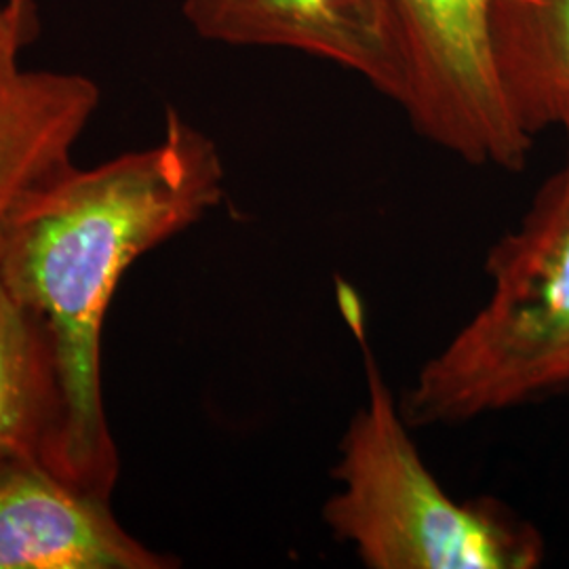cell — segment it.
Instances as JSON below:
<instances>
[{
	"mask_svg": "<svg viewBox=\"0 0 569 569\" xmlns=\"http://www.w3.org/2000/svg\"><path fill=\"white\" fill-rule=\"evenodd\" d=\"M218 143L167 110L163 136L96 167L61 164L0 222V277L49 331L61 390L51 470L110 498L121 456L102 385L106 315L124 272L224 199Z\"/></svg>",
	"mask_w": 569,
	"mask_h": 569,
	"instance_id": "obj_1",
	"label": "cell"
},
{
	"mask_svg": "<svg viewBox=\"0 0 569 569\" xmlns=\"http://www.w3.org/2000/svg\"><path fill=\"white\" fill-rule=\"evenodd\" d=\"M488 300L432 355L401 403L451 427L569 392V180L552 176L489 249Z\"/></svg>",
	"mask_w": 569,
	"mask_h": 569,
	"instance_id": "obj_2",
	"label": "cell"
},
{
	"mask_svg": "<svg viewBox=\"0 0 569 569\" xmlns=\"http://www.w3.org/2000/svg\"><path fill=\"white\" fill-rule=\"evenodd\" d=\"M367 395L340 439L333 538L369 569H533L545 538L493 498L458 500L430 472L382 369L359 336Z\"/></svg>",
	"mask_w": 569,
	"mask_h": 569,
	"instance_id": "obj_3",
	"label": "cell"
},
{
	"mask_svg": "<svg viewBox=\"0 0 569 569\" xmlns=\"http://www.w3.org/2000/svg\"><path fill=\"white\" fill-rule=\"evenodd\" d=\"M406 60L401 110L428 142L521 171L533 138L510 110L491 49V0H392Z\"/></svg>",
	"mask_w": 569,
	"mask_h": 569,
	"instance_id": "obj_4",
	"label": "cell"
},
{
	"mask_svg": "<svg viewBox=\"0 0 569 569\" xmlns=\"http://www.w3.org/2000/svg\"><path fill=\"white\" fill-rule=\"evenodd\" d=\"M203 41L329 61L401 106L406 60L392 0H182Z\"/></svg>",
	"mask_w": 569,
	"mask_h": 569,
	"instance_id": "obj_5",
	"label": "cell"
},
{
	"mask_svg": "<svg viewBox=\"0 0 569 569\" xmlns=\"http://www.w3.org/2000/svg\"><path fill=\"white\" fill-rule=\"evenodd\" d=\"M180 561L133 538L110 498L41 460L0 462V569H171Z\"/></svg>",
	"mask_w": 569,
	"mask_h": 569,
	"instance_id": "obj_6",
	"label": "cell"
},
{
	"mask_svg": "<svg viewBox=\"0 0 569 569\" xmlns=\"http://www.w3.org/2000/svg\"><path fill=\"white\" fill-rule=\"evenodd\" d=\"M37 34L34 2H0V222L21 194L61 164L96 117L102 91L79 72L32 70L21 51Z\"/></svg>",
	"mask_w": 569,
	"mask_h": 569,
	"instance_id": "obj_7",
	"label": "cell"
},
{
	"mask_svg": "<svg viewBox=\"0 0 569 569\" xmlns=\"http://www.w3.org/2000/svg\"><path fill=\"white\" fill-rule=\"evenodd\" d=\"M491 49L521 129L569 122V0H491Z\"/></svg>",
	"mask_w": 569,
	"mask_h": 569,
	"instance_id": "obj_8",
	"label": "cell"
},
{
	"mask_svg": "<svg viewBox=\"0 0 569 569\" xmlns=\"http://www.w3.org/2000/svg\"><path fill=\"white\" fill-rule=\"evenodd\" d=\"M60 430V380L49 331L0 277V462L30 458L51 467Z\"/></svg>",
	"mask_w": 569,
	"mask_h": 569,
	"instance_id": "obj_9",
	"label": "cell"
},
{
	"mask_svg": "<svg viewBox=\"0 0 569 569\" xmlns=\"http://www.w3.org/2000/svg\"><path fill=\"white\" fill-rule=\"evenodd\" d=\"M563 131H566V138H568V161H566V167H563L559 173L569 180V122L563 127Z\"/></svg>",
	"mask_w": 569,
	"mask_h": 569,
	"instance_id": "obj_10",
	"label": "cell"
},
{
	"mask_svg": "<svg viewBox=\"0 0 569 569\" xmlns=\"http://www.w3.org/2000/svg\"><path fill=\"white\" fill-rule=\"evenodd\" d=\"M7 2H11V4H23V2H28V0H7Z\"/></svg>",
	"mask_w": 569,
	"mask_h": 569,
	"instance_id": "obj_11",
	"label": "cell"
}]
</instances>
